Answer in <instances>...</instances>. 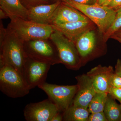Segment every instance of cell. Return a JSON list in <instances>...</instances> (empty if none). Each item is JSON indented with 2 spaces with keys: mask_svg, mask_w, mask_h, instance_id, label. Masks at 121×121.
I'll return each instance as SVG.
<instances>
[{
  "mask_svg": "<svg viewBox=\"0 0 121 121\" xmlns=\"http://www.w3.org/2000/svg\"><path fill=\"white\" fill-rule=\"evenodd\" d=\"M0 89L7 96L13 98L22 97L30 89L23 76L10 65L0 64Z\"/></svg>",
  "mask_w": 121,
  "mask_h": 121,
  "instance_id": "3",
  "label": "cell"
},
{
  "mask_svg": "<svg viewBox=\"0 0 121 121\" xmlns=\"http://www.w3.org/2000/svg\"><path fill=\"white\" fill-rule=\"evenodd\" d=\"M114 37H121V28L115 33L110 38Z\"/></svg>",
  "mask_w": 121,
  "mask_h": 121,
  "instance_id": "31",
  "label": "cell"
},
{
  "mask_svg": "<svg viewBox=\"0 0 121 121\" xmlns=\"http://www.w3.org/2000/svg\"><path fill=\"white\" fill-rule=\"evenodd\" d=\"M111 86L121 87V75L114 72L111 79Z\"/></svg>",
  "mask_w": 121,
  "mask_h": 121,
  "instance_id": "24",
  "label": "cell"
},
{
  "mask_svg": "<svg viewBox=\"0 0 121 121\" xmlns=\"http://www.w3.org/2000/svg\"><path fill=\"white\" fill-rule=\"evenodd\" d=\"M7 29L23 42L50 39L54 29L50 24H43L21 18L11 19Z\"/></svg>",
  "mask_w": 121,
  "mask_h": 121,
  "instance_id": "2",
  "label": "cell"
},
{
  "mask_svg": "<svg viewBox=\"0 0 121 121\" xmlns=\"http://www.w3.org/2000/svg\"><path fill=\"white\" fill-rule=\"evenodd\" d=\"M107 6L117 11L121 9V0H111Z\"/></svg>",
  "mask_w": 121,
  "mask_h": 121,
  "instance_id": "25",
  "label": "cell"
},
{
  "mask_svg": "<svg viewBox=\"0 0 121 121\" xmlns=\"http://www.w3.org/2000/svg\"><path fill=\"white\" fill-rule=\"evenodd\" d=\"M111 0H97V4L103 6H107Z\"/></svg>",
  "mask_w": 121,
  "mask_h": 121,
  "instance_id": "29",
  "label": "cell"
},
{
  "mask_svg": "<svg viewBox=\"0 0 121 121\" xmlns=\"http://www.w3.org/2000/svg\"><path fill=\"white\" fill-rule=\"evenodd\" d=\"M87 121H108L104 111L90 113Z\"/></svg>",
  "mask_w": 121,
  "mask_h": 121,
  "instance_id": "22",
  "label": "cell"
},
{
  "mask_svg": "<svg viewBox=\"0 0 121 121\" xmlns=\"http://www.w3.org/2000/svg\"><path fill=\"white\" fill-rule=\"evenodd\" d=\"M52 1H54V2H57V1H62L63 0H52Z\"/></svg>",
  "mask_w": 121,
  "mask_h": 121,
  "instance_id": "33",
  "label": "cell"
},
{
  "mask_svg": "<svg viewBox=\"0 0 121 121\" xmlns=\"http://www.w3.org/2000/svg\"><path fill=\"white\" fill-rule=\"evenodd\" d=\"M115 72L121 75V59H118L115 65Z\"/></svg>",
  "mask_w": 121,
  "mask_h": 121,
  "instance_id": "28",
  "label": "cell"
},
{
  "mask_svg": "<svg viewBox=\"0 0 121 121\" xmlns=\"http://www.w3.org/2000/svg\"><path fill=\"white\" fill-rule=\"evenodd\" d=\"M108 121H121V106L108 95L104 110Z\"/></svg>",
  "mask_w": 121,
  "mask_h": 121,
  "instance_id": "18",
  "label": "cell"
},
{
  "mask_svg": "<svg viewBox=\"0 0 121 121\" xmlns=\"http://www.w3.org/2000/svg\"><path fill=\"white\" fill-rule=\"evenodd\" d=\"M47 95L61 112L63 113L73 103L78 89L77 84L61 86L45 82L38 86Z\"/></svg>",
  "mask_w": 121,
  "mask_h": 121,
  "instance_id": "7",
  "label": "cell"
},
{
  "mask_svg": "<svg viewBox=\"0 0 121 121\" xmlns=\"http://www.w3.org/2000/svg\"><path fill=\"white\" fill-rule=\"evenodd\" d=\"M75 44L82 60V65L96 56L101 50L98 48L95 33L93 29L83 33L76 40Z\"/></svg>",
  "mask_w": 121,
  "mask_h": 121,
  "instance_id": "11",
  "label": "cell"
},
{
  "mask_svg": "<svg viewBox=\"0 0 121 121\" xmlns=\"http://www.w3.org/2000/svg\"><path fill=\"white\" fill-rule=\"evenodd\" d=\"M114 72L111 66L99 65L91 69L86 74L91 80L96 93H108Z\"/></svg>",
  "mask_w": 121,
  "mask_h": 121,
  "instance_id": "10",
  "label": "cell"
},
{
  "mask_svg": "<svg viewBox=\"0 0 121 121\" xmlns=\"http://www.w3.org/2000/svg\"><path fill=\"white\" fill-rule=\"evenodd\" d=\"M61 1L39 5L28 9V20L38 23L51 24L53 14Z\"/></svg>",
  "mask_w": 121,
  "mask_h": 121,
  "instance_id": "15",
  "label": "cell"
},
{
  "mask_svg": "<svg viewBox=\"0 0 121 121\" xmlns=\"http://www.w3.org/2000/svg\"><path fill=\"white\" fill-rule=\"evenodd\" d=\"M7 17H9L7 15V13L5 12V11H4L2 9L0 8V20L5 19Z\"/></svg>",
  "mask_w": 121,
  "mask_h": 121,
  "instance_id": "30",
  "label": "cell"
},
{
  "mask_svg": "<svg viewBox=\"0 0 121 121\" xmlns=\"http://www.w3.org/2000/svg\"><path fill=\"white\" fill-rule=\"evenodd\" d=\"M90 114L87 108L72 104L63 113V121H87Z\"/></svg>",
  "mask_w": 121,
  "mask_h": 121,
  "instance_id": "17",
  "label": "cell"
},
{
  "mask_svg": "<svg viewBox=\"0 0 121 121\" xmlns=\"http://www.w3.org/2000/svg\"><path fill=\"white\" fill-rule=\"evenodd\" d=\"M7 29L5 37L0 43V64L10 65L23 76L28 58L24 49V42Z\"/></svg>",
  "mask_w": 121,
  "mask_h": 121,
  "instance_id": "1",
  "label": "cell"
},
{
  "mask_svg": "<svg viewBox=\"0 0 121 121\" xmlns=\"http://www.w3.org/2000/svg\"><path fill=\"white\" fill-rule=\"evenodd\" d=\"M0 8L5 11L10 19L28 20V9L20 0H0Z\"/></svg>",
  "mask_w": 121,
  "mask_h": 121,
  "instance_id": "16",
  "label": "cell"
},
{
  "mask_svg": "<svg viewBox=\"0 0 121 121\" xmlns=\"http://www.w3.org/2000/svg\"><path fill=\"white\" fill-rule=\"evenodd\" d=\"M82 4L92 5L97 4V0H72Z\"/></svg>",
  "mask_w": 121,
  "mask_h": 121,
  "instance_id": "26",
  "label": "cell"
},
{
  "mask_svg": "<svg viewBox=\"0 0 121 121\" xmlns=\"http://www.w3.org/2000/svg\"><path fill=\"white\" fill-rule=\"evenodd\" d=\"M89 19L78 9L61 1L53 14L50 25L61 24Z\"/></svg>",
  "mask_w": 121,
  "mask_h": 121,
  "instance_id": "14",
  "label": "cell"
},
{
  "mask_svg": "<svg viewBox=\"0 0 121 121\" xmlns=\"http://www.w3.org/2000/svg\"><path fill=\"white\" fill-rule=\"evenodd\" d=\"M120 104H121V103H120Z\"/></svg>",
  "mask_w": 121,
  "mask_h": 121,
  "instance_id": "34",
  "label": "cell"
},
{
  "mask_svg": "<svg viewBox=\"0 0 121 121\" xmlns=\"http://www.w3.org/2000/svg\"><path fill=\"white\" fill-rule=\"evenodd\" d=\"M117 12L112 23L105 33L103 35V40L105 43L115 33L121 28V9L117 10Z\"/></svg>",
  "mask_w": 121,
  "mask_h": 121,
  "instance_id": "20",
  "label": "cell"
},
{
  "mask_svg": "<svg viewBox=\"0 0 121 121\" xmlns=\"http://www.w3.org/2000/svg\"><path fill=\"white\" fill-rule=\"evenodd\" d=\"M63 113L59 112L56 114L52 117L51 121H63Z\"/></svg>",
  "mask_w": 121,
  "mask_h": 121,
  "instance_id": "27",
  "label": "cell"
},
{
  "mask_svg": "<svg viewBox=\"0 0 121 121\" xmlns=\"http://www.w3.org/2000/svg\"><path fill=\"white\" fill-rule=\"evenodd\" d=\"M108 95L114 99L121 103V87L111 86L108 91Z\"/></svg>",
  "mask_w": 121,
  "mask_h": 121,
  "instance_id": "23",
  "label": "cell"
},
{
  "mask_svg": "<svg viewBox=\"0 0 121 121\" xmlns=\"http://www.w3.org/2000/svg\"><path fill=\"white\" fill-rule=\"evenodd\" d=\"M108 96V93H96L88 106L90 113L103 112Z\"/></svg>",
  "mask_w": 121,
  "mask_h": 121,
  "instance_id": "19",
  "label": "cell"
},
{
  "mask_svg": "<svg viewBox=\"0 0 121 121\" xmlns=\"http://www.w3.org/2000/svg\"><path fill=\"white\" fill-rule=\"evenodd\" d=\"M50 39L55 45L61 63L68 69L78 70L82 66V60L74 42L54 30Z\"/></svg>",
  "mask_w": 121,
  "mask_h": 121,
  "instance_id": "6",
  "label": "cell"
},
{
  "mask_svg": "<svg viewBox=\"0 0 121 121\" xmlns=\"http://www.w3.org/2000/svg\"><path fill=\"white\" fill-rule=\"evenodd\" d=\"M24 47L29 58L51 65L61 63L56 47L50 39L25 41Z\"/></svg>",
  "mask_w": 121,
  "mask_h": 121,
  "instance_id": "5",
  "label": "cell"
},
{
  "mask_svg": "<svg viewBox=\"0 0 121 121\" xmlns=\"http://www.w3.org/2000/svg\"><path fill=\"white\" fill-rule=\"evenodd\" d=\"M78 89L72 104L88 109L90 103L96 93L91 80L86 74L76 77Z\"/></svg>",
  "mask_w": 121,
  "mask_h": 121,
  "instance_id": "12",
  "label": "cell"
},
{
  "mask_svg": "<svg viewBox=\"0 0 121 121\" xmlns=\"http://www.w3.org/2000/svg\"><path fill=\"white\" fill-rule=\"evenodd\" d=\"M22 4L28 9L39 5L48 4L49 0H20Z\"/></svg>",
  "mask_w": 121,
  "mask_h": 121,
  "instance_id": "21",
  "label": "cell"
},
{
  "mask_svg": "<svg viewBox=\"0 0 121 121\" xmlns=\"http://www.w3.org/2000/svg\"><path fill=\"white\" fill-rule=\"evenodd\" d=\"M59 112L56 105L48 98L39 102L28 104L24 109V114L26 121H51Z\"/></svg>",
  "mask_w": 121,
  "mask_h": 121,
  "instance_id": "8",
  "label": "cell"
},
{
  "mask_svg": "<svg viewBox=\"0 0 121 121\" xmlns=\"http://www.w3.org/2000/svg\"><path fill=\"white\" fill-rule=\"evenodd\" d=\"M94 24V22L89 19L51 25L54 30L61 33L75 43L76 40L83 33L89 30H93Z\"/></svg>",
  "mask_w": 121,
  "mask_h": 121,
  "instance_id": "13",
  "label": "cell"
},
{
  "mask_svg": "<svg viewBox=\"0 0 121 121\" xmlns=\"http://www.w3.org/2000/svg\"><path fill=\"white\" fill-rule=\"evenodd\" d=\"M112 39H114L119 42V43H121V37H111Z\"/></svg>",
  "mask_w": 121,
  "mask_h": 121,
  "instance_id": "32",
  "label": "cell"
},
{
  "mask_svg": "<svg viewBox=\"0 0 121 121\" xmlns=\"http://www.w3.org/2000/svg\"><path fill=\"white\" fill-rule=\"evenodd\" d=\"M51 65L27 58L23 76L30 90L45 82Z\"/></svg>",
  "mask_w": 121,
  "mask_h": 121,
  "instance_id": "9",
  "label": "cell"
},
{
  "mask_svg": "<svg viewBox=\"0 0 121 121\" xmlns=\"http://www.w3.org/2000/svg\"><path fill=\"white\" fill-rule=\"evenodd\" d=\"M62 1L78 9L88 17L97 26L103 35L111 26L117 14V11L107 6L97 4H82L72 0H63Z\"/></svg>",
  "mask_w": 121,
  "mask_h": 121,
  "instance_id": "4",
  "label": "cell"
}]
</instances>
